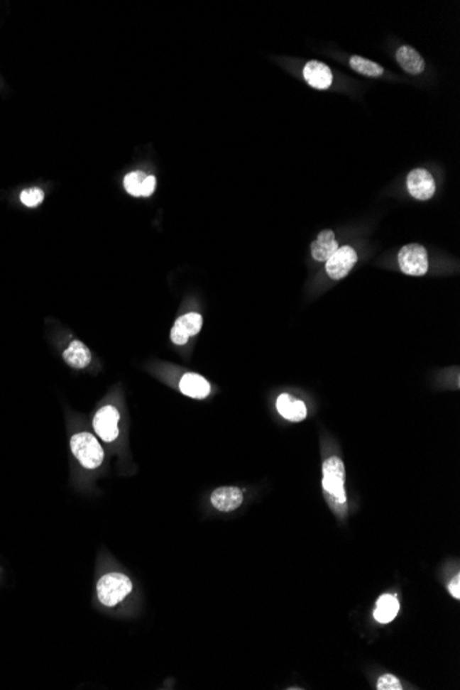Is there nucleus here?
<instances>
[{"instance_id": "nucleus-1", "label": "nucleus", "mask_w": 460, "mask_h": 690, "mask_svg": "<svg viewBox=\"0 0 460 690\" xmlns=\"http://www.w3.org/2000/svg\"><path fill=\"white\" fill-rule=\"evenodd\" d=\"M133 593L131 579L121 572H109L97 581V598L105 608H115Z\"/></svg>"}, {"instance_id": "nucleus-2", "label": "nucleus", "mask_w": 460, "mask_h": 690, "mask_svg": "<svg viewBox=\"0 0 460 690\" xmlns=\"http://www.w3.org/2000/svg\"><path fill=\"white\" fill-rule=\"evenodd\" d=\"M70 449L76 459L86 469H97L104 461V449L90 433H77L70 438Z\"/></svg>"}, {"instance_id": "nucleus-3", "label": "nucleus", "mask_w": 460, "mask_h": 690, "mask_svg": "<svg viewBox=\"0 0 460 690\" xmlns=\"http://www.w3.org/2000/svg\"><path fill=\"white\" fill-rule=\"evenodd\" d=\"M322 488L338 503L345 505V464L344 461L332 456L322 464Z\"/></svg>"}, {"instance_id": "nucleus-4", "label": "nucleus", "mask_w": 460, "mask_h": 690, "mask_svg": "<svg viewBox=\"0 0 460 690\" xmlns=\"http://www.w3.org/2000/svg\"><path fill=\"white\" fill-rule=\"evenodd\" d=\"M400 269L410 276H423L429 269L427 251L420 244H408L398 253Z\"/></svg>"}, {"instance_id": "nucleus-5", "label": "nucleus", "mask_w": 460, "mask_h": 690, "mask_svg": "<svg viewBox=\"0 0 460 690\" xmlns=\"http://www.w3.org/2000/svg\"><path fill=\"white\" fill-rule=\"evenodd\" d=\"M120 414L114 405H105L94 416L92 426L95 433L105 442H114L119 437Z\"/></svg>"}, {"instance_id": "nucleus-6", "label": "nucleus", "mask_w": 460, "mask_h": 690, "mask_svg": "<svg viewBox=\"0 0 460 690\" xmlns=\"http://www.w3.org/2000/svg\"><path fill=\"white\" fill-rule=\"evenodd\" d=\"M357 263V253L353 247H339L335 253L327 261L325 270L332 280H342L349 275L353 266Z\"/></svg>"}, {"instance_id": "nucleus-7", "label": "nucleus", "mask_w": 460, "mask_h": 690, "mask_svg": "<svg viewBox=\"0 0 460 690\" xmlns=\"http://www.w3.org/2000/svg\"><path fill=\"white\" fill-rule=\"evenodd\" d=\"M407 186L415 199L422 202L432 199L436 192V182L433 180V175L423 168H416L408 174Z\"/></svg>"}, {"instance_id": "nucleus-8", "label": "nucleus", "mask_w": 460, "mask_h": 690, "mask_svg": "<svg viewBox=\"0 0 460 690\" xmlns=\"http://www.w3.org/2000/svg\"><path fill=\"white\" fill-rule=\"evenodd\" d=\"M202 327H203V317L199 313L184 314L175 322L171 329V341L175 345H186L190 336H195L200 332Z\"/></svg>"}, {"instance_id": "nucleus-9", "label": "nucleus", "mask_w": 460, "mask_h": 690, "mask_svg": "<svg viewBox=\"0 0 460 690\" xmlns=\"http://www.w3.org/2000/svg\"><path fill=\"white\" fill-rule=\"evenodd\" d=\"M244 495L236 486H222L212 492L211 503L218 511L230 513L243 505Z\"/></svg>"}, {"instance_id": "nucleus-10", "label": "nucleus", "mask_w": 460, "mask_h": 690, "mask_svg": "<svg viewBox=\"0 0 460 690\" xmlns=\"http://www.w3.org/2000/svg\"><path fill=\"white\" fill-rule=\"evenodd\" d=\"M305 80L317 90H325L332 84V72L319 61H310L303 70Z\"/></svg>"}, {"instance_id": "nucleus-11", "label": "nucleus", "mask_w": 460, "mask_h": 690, "mask_svg": "<svg viewBox=\"0 0 460 690\" xmlns=\"http://www.w3.org/2000/svg\"><path fill=\"white\" fill-rule=\"evenodd\" d=\"M277 411L280 412V415L283 417H285L287 420H291V422H300L306 417V405L303 404V401H300L298 398L284 393L281 394L276 401Z\"/></svg>"}, {"instance_id": "nucleus-12", "label": "nucleus", "mask_w": 460, "mask_h": 690, "mask_svg": "<svg viewBox=\"0 0 460 690\" xmlns=\"http://www.w3.org/2000/svg\"><path fill=\"white\" fill-rule=\"evenodd\" d=\"M339 248L332 230H322L317 240L312 243V255L319 262H327Z\"/></svg>"}, {"instance_id": "nucleus-13", "label": "nucleus", "mask_w": 460, "mask_h": 690, "mask_svg": "<svg viewBox=\"0 0 460 690\" xmlns=\"http://www.w3.org/2000/svg\"><path fill=\"white\" fill-rule=\"evenodd\" d=\"M180 390L182 391L185 395H187V397L202 400V398H206L209 394L211 386L202 375L186 373L180 382Z\"/></svg>"}, {"instance_id": "nucleus-14", "label": "nucleus", "mask_w": 460, "mask_h": 690, "mask_svg": "<svg viewBox=\"0 0 460 690\" xmlns=\"http://www.w3.org/2000/svg\"><path fill=\"white\" fill-rule=\"evenodd\" d=\"M397 62L401 65V68L411 73V75H419L425 70V60L422 55L415 50L414 47L401 46L397 50L395 54Z\"/></svg>"}, {"instance_id": "nucleus-15", "label": "nucleus", "mask_w": 460, "mask_h": 690, "mask_svg": "<svg viewBox=\"0 0 460 690\" xmlns=\"http://www.w3.org/2000/svg\"><path fill=\"white\" fill-rule=\"evenodd\" d=\"M64 360L72 368H86L92 363V353L84 344L73 341L64 351Z\"/></svg>"}, {"instance_id": "nucleus-16", "label": "nucleus", "mask_w": 460, "mask_h": 690, "mask_svg": "<svg viewBox=\"0 0 460 690\" xmlns=\"http://www.w3.org/2000/svg\"><path fill=\"white\" fill-rule=\"evenodd\" d=\"M398 610H400V603L397 598L390 594H385L378 599L376 608L373 610V616L376 621L386 624L395 619Z\"/></svg>"}, {"instance_id": "nucleus-17", "label": "nucleus", "mask_w": 460, "mask_h": 690, "mask_svg": "<svg viewBox=\"0 0 460 690\" xmlns=\"http://www.w3.org/2000/svg\"><path fill=\"white\" fill-rule=\"evenodd\" d=\"M350 67L353 68V70H356V72H358L364 76L378 77V76L383 75V68L379 64L372 62L367 58H363V57H358V55H353L350 58Z\"/></svg>"}, {"instance_id": "nucleus-18", "label": "nucleus", "mask_w": 460, "mask_h": 690, "mask_svg": "<svg viewBox=\"0 0 460 690\" xmlns=\"http://www.w3.org/2000/svg\"><path fill=\"white\" fill-rule=\"evenodd\" d=\"M148 175L142 171H136V172H130L124 177V187L126 190L134 196V197H139L142 195V185H143V181Z\"/></svg>"}, {"instance_id": "nucleus-19", "label": "nucleus", "mask_w": 460, "mask_h": 690, "mask_svg": "<svg viewBox=\"0 0 460 690\" xmlns=\"http://www.w3.org/2000/svg\"><path fill=\"white\" fill-rule=\"evenodd\" d=\"M20 199H21L23 206H26V207H38L43 202L45 193L38 187L26 189L21 193Z\"/></svg>"}, {"instance_id": "nucleus-20", "label": "nucleus", "mask_w": 460, "mask_h": 690, "mask_svg": "<svg viewBox=\"0 0 460 690\" xmlns=\"http://www.w3.org/2000/svg\"><path fill=\"white\" fill-rule=\"evenodd\" d=\"M376 689L378 690H401V684L400 681L394 677V675H390V674H386V675H382L376 684Z\"/></svg>"}, {"instance_id": "nucleus-21", "label": "nucleus", "mask_w": 460, "mask_h": 690, "mask_svg": "<svg viewBox=\"0 0 460 690\" xmlns=\"http://www.w3.org/2000/svg\"><path fill=\"white\" fill-rule=\"evenodd\" d=\"M156 189V178L152 177V175H148L143 181V185H142V195L143 197H149Z\"/></svg>"}, {"instance_id": "nucleus-22", "label": "nucleus", "mask_w": 460, "mask_h": 690, "mask_svg": "<svg viewBox=\"0 0 460 690\" xmlns=\"http://www.w3.org/2000/svg\"><path fill=\"white\" fill-rule=\"evenodd\" d=\"M449 593L451 596H454L455 598H460V576H455V579L451 581L449 584Z\"/></svg>"}]
</instances>
